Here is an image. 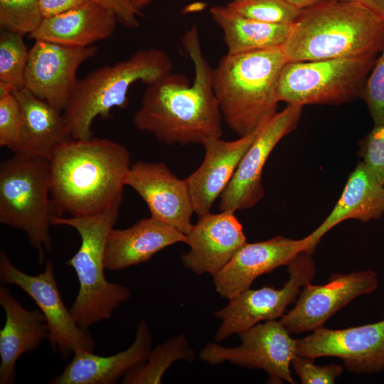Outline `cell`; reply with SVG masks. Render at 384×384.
Listing matches in <instances>:
<instances>
[{
    "mask_svg": "<svg viewBox=\"0 0 384 384\" xmlns=\"http://www.w3.org/2000/svg\"><path fill=\"white\" fill-rule=\"evenodd\" d=\"M193 62L194 79L169 73L145 89L133 117L135 127L167 145L202 144L222 134V115L213 88V68L205 58L196 26L181 38Z\"/></svg>",
    "mask_w": 384,
    "mask_h": 384,
    "instance_id": "1",
    "label": "cell"
},
{
    "mask_svg": "<svg viewBox=\"0 0 384 384\" xmlns=\"http://www.w3.org/2000/svg\"><path fill=\"white\" fill-rule=\"evenodd\" d=\"M50 162V193L55 215L87 216L119 206L130 154L107 139H72Z\"/></svg>",
    "mask_w": 384,
    "mask_h": 384,
    "instance_id": "2",
    "label": "cell"
},
{
    "mask_svg": "<svg viewBox=\"0 0 384 384\" xmlns=\"http://www.w3.org/2000/svg\"><path fill=\"white\" fill-rule=\"evenodd\" d=\"M384 21L363 6L323 0L302 10L282 46L288 62L378 55Z\"/></svg>",
    "mask_w": 384,
    "mask_h": 384,
    "instance_id": "3",
    "label": "cell"
},
{
    "mask_svg": "<svg viewBox=\"0 0 384 384\" xmlns=\"http://www.w3.org/2000/svg\"><path fill=\"white\" fill-rule=\"evenodd\" d=\"M287 60L282 48L227 53L213 70L222 118L239 137L259 129L277 112V88Z\"/></svg>",
    "mask_w": 384,
    "mask_h": 384,
    "instance_id": "4",
    "label": "cell"
},
{
    "mask_svg": "<svg viewBox=\"0 0 384 384\" xmlns=\"http://www.w3.org/2000/svg\"><path fill=\"white\" fill-rule=\"evenodd\" d=\"M174 64L163 50L141 49L129 58L100 67L79 79L63 114L73 139L92 137V124L108 119L114 108H125L132 85H151L171 73Z\"/></svg>",
    "mask_w": 384,
    "mask_h": 384,
    "instance_id": "5",
    "label": "cell"
},
{
    "mask_svg": "<svg viewBox=\"0 0 384 384\" xmlns=\"http://www.w3.org/2000/svg\"><path fill=\"white\" fill-rule=\"evenodd\" d=\"M119 212V206H114L92 215H55L52 218V225L72 227L80 236V246L66 265L73 268L80 284L70 311L84 330L110 319L113 311L131 296L127 287L110 282L105 276L106 244Z\"/></svg>",
    "mask_w": 384,
    "mask_h": 384,
    "instance_id": "6",
    "label": "cell"
},
{
    "mask_svg": "<svg viewBox=\"0 0 384 384\" xmlns=\"http://www.w3.org/2000/svg\"><path fill=\"white\" fill-rule=\"evenodd\" d=\"M48 160L14 154L0 164V223L23 231L39 262L53 248Z\"/></svg>",
    "mask_w": 384,
    "mask_h": 384,
    "instance_id": "7",
    "label": "cell"
},
{
    "mask_svg": "<svg viewBox=\"0 0 384 384\" xmlns=\"http://www.w3.org/2000/svg\"><path fill=\"white\" fill-rule=\"evenodd\" d=\"M377 56L287 62L279 75L277 100L302 107L351 101L360 95Z\"/></svg>",
    "mask_w": 384,
    "mask_h": 384,
    "instance_id": "8",
    "label": "cell"
},
{
    "mask_svg": "<svg viewBox=\"0 0 384 384\" xmlns=\"http://www.w3.org/2000/svg\"><path fill=\"white\" fill-rule=\"evenodd\" d=\"M240 344L223 346L208 343L200 351L201 361L210 365L228 362L248 368L261 369L268 375V383H297L290 366L296 353V340L280 320L260 322L238 334Z\"/></svg>",
    "mask_w": 384,
    "mask_h": 384,
    "instance_id": "9",
    "label": "cell"
},
{
    "mask_svg": "<svg viewBox=\"0 0 384 384\" xmlns=\"http://www.w3.org/2000/svg\"><path fill=\"white\" fill-rule=\"evenodd\" d=\"M0 282L18 287L35 302L45 316L50 346L63 358L80 350L94 351L95 341L91 334L78 325L63 303L52 262H46L43 272L30 275L14 266L6 252L1 251Z\"/></svg>",
    "mask_w": 384,
    "mask_h": 384,
    "instance_id": "10",
    "label": "cell"
},
{
    "mask_svg": "<svg viewBox=\"0 0 384 384\" xmlns=\"http://www.w3.org/2000/svg\"><path fill=\"white\" fill-rule=\"evenodd\" d=\"M287 268L289 278L282 288H248L230 299L226 306L214 313L221 321L215 342L220 343L260 322L275 320L284 315L287 306L296 302L302 287L312 282L316 274L312 254L305 251L299 253Z\"/></svg>",
    "mask_w": 384,
    "mask_h": 384,
    "instance_id": "11",
    "label": "cell"
},
{
    "mask_svg": "<svg viewBox=\"0 0 384 384\" xmlns=\"http://www.w3.org/2000/svg\"><path fill=\"white\" fill-rule=\"evenodd\" d=\"M302 112V107L287 105L260 128L220 196V211L249 209L263 198L262 174L265 163L280 140L296 129Z\"/></svg>",
    "mask_w": 384,
    "mask_h": 384,
    "instance_id": "12",
    "label": "cell"
},
{
    "mask_svg": "<svg viewBox=\"0 0 384 384\" xmlns=\"http://www.w3.org/2000/svg\"><path fill=\"white\" fill-rule=\"evenodd\" d=\"M296 353L315 359L333 356L356 374L384 370V320L342 329L323 327L296 339Z\"/></svg>",
    "mask_w": 384,
    "mask_h": 384,
    "instance_id": "13",
    "label": "cell"
},
{
    "mask_svg": "<svg viewBox=\"0 0 384 384\" xmlns=\"http://www.w3.org/2000/svg\"><path fill=\"white\" fill-rule=\"evenodd\" d=\"M97 51L93 46L73 47L35 40L28 51L23 87L63 112L79 80L78 68Z\"/></svg>",
    "mask_w": 384,
    "mask_h": 384,
    "instance_id": "14",
    "label": "cell"
},
{
    "mask_svg": "<svg viewBox=\"0 0 384 384\" xmlns=\"http://www.w3.org/2000/svg\"><path fill=\"white\" fill-rule=\"evenodd\" d=\"M378 286L377 274L370 270L334 273L325 284H304L294 306L279 320L290 333L313 331L352 300L373 292Z\"/></svg>",
    "mask_w": 384,
    "mask_h": 384,
    "instance_id": "15",
    "label": "cell"
},
{
    "mask_svg": "<svg viewBox=\"0 0 384 384\" xmlns=\"http://www.w3.org/2000/svg\"><path fill=\"white\" fill-rule=\"evenodd\" d=\"M125 185L144 201L151 217L184 235L193 227L194 213L186 179H180L164 163L138 161L131 165Z\"/></svg>",
    "mask_w": 384,
    "mask_h": 384,
    "instance_id": "16",
    "label": "cell"
},
{
    "mask_svg": "<svg viewBox=\"0 0 384 384\" xmlns=\"http://www.w3.org/2000/svg\"><path fill=\"white\" fill-rule=\"evenodd\" d=\"M307 250L306 236L295 240L278 235L264 241L246 242L213 276L215 291L230 299L250 288L259 276L287 266L299 253Z\"/></svg>",
    "mask_w": 384,
    "mask_h": 384,
    "instance_id": "17",
    "label": "cell"
},
{
    "mask_svg": "<svg viewBox=\"0 0 384 384\" xmlns=\"http://www.w3.org/2000/svg\"><path fill=\"white\" fill-rule=\"evenodd\" d=\"M186 238L189 250L182 256V263L198 275H215L246 243L242 225L230 211L198 217Z\"/></svg>",
    "mask_w": 384,
    "mask_h": 384,
    "instance_id": "18",
    "label": "cell"
},
{
    "mask_svg": "<svg viewBox=\"0 0 384 384\" xmlns=\"http://www.w3.org/2000/svg\"><path fill=\"white\" fill-rule=\"evenodd\" d=\"M260 128L233 141L210 138L202 144L205 149L203 161L186 178L198 217L210 213L213 204L230 183Z\"/></svg>",
    "mask_w": 384,
    "mask_h": 384,
    "instance_id": "19",
    "label": "cell"
},
{
    "mask_svg": "<svg viewBox=\"0 0 384 384\" xmlns=\"http://www.w3.org/2000/svg\"><path fill=\"white\" fill-rule=\"evenodd\" d=\"M151 336L145 320L138 324L136 338L124 351L109 356L80 350L52 384H113L137 366L144 363L151 351Z\"/></svg>",
    "mask_w": 384,
    "mask_h": 384,
    "instance_id": "20",
    "label": "cell"
},
{
    "mask_svg": "<svg viewBox=\"0 0 384 384\" xmlns=\"http://www.w3.org/2000/svg\"><path fill=\"white\" fill-rule=\"evenodd\" d=\"M384 215V184L365 164L359 161L349 174L340 198L324 220L310 234L307 252L313 254L322 237L341 222L363 223Z\"/></svg>",
    "mask_w": 384,
    "mask_h": 384,
    "instance_id": "21",
    "label": "cell"
},
{
    "mask_svg": "<svg viewBox=\"0 0 384 384\" xmlns=\"http://www.w3.org/2000/svg\"><path fill=\"white\" fill-rule=\"evenodd\" d=\"M186 241V235L151 216L127 228H112L105 247V269L123 270L148 261L167 247Z\"/></svg>",
    "mask_w": 384,
    "mask_h": 384,
    "instance_id": "22",
    "label": "cell"
},
{
    "mask_svg": "<svg viewBox=\"0 0 384 384\" xmlns=\"http://www.w3.org/2000/svg\"><path fill=\"white\" fill-rule=\"evenodd\" d=\"M0 304L6 314L0 331V383L11 384L16 380L18 359L38 348L48 338V331L41 310L24 308L4 286L0 287Z\"/></svg>",
    "mask_w": 384,
    "mask_h": 384,
    "instance_id": "23",
    "label": "cell"
},
{
    "mask_svg": "<svg viewBox=\"0 0 384 384\" xmlns=\"http://www.w3.org/2000/svg\"><path fill=\"white\" fill-rule=\"evenodd\" d=\"M21 113V139L14 154L50 160L63 144L73 139L63 112L26 87L14 92Z\"/></svg>",
    "mask_w": 384,
    "mask_h": 384,
    "instance_id": "24",
    "label": "cell"
},
{
    "mask_svg": "<svg viewBox=\"0 0 384 384\" xmlns=\"http://www.w3.org/2000/svg\"><path fill=\"white\" fill-rule=\"evenodd\" d=\"M119 23L115 14L95 0L43 18L29 37L73 46L88 47L110 37Z\"/></svg>",
    "mask_w": 384,
    "mask_h": 384,
    "instance_id": "25",
    "label": "cell"
},
{
    "mask_svg": "<svg viewBox=\"0 0 384 384\" xmlns=\"http://www.w3.org/2000/svg\"><path fill=\"white\" fill-rule=\"evenodd\" d=\"M213 21L223 33L230 54L282 48L291 32L292 24H273L244 17L227 5L210 9Z\"/></svg>",
    "mask_w": 384,
    "mask_h": 384,
    "instance_id": "26",
    "label": "cell"
},
{
    "mask_svg": "<svg viewBox=\"0 0 384 384\" xmlns=\"http://www.w3.org/2000/svg\"><path fill=\"white\" fill-rule=\"evenodd\" d=\"M195 354L186 336L180 334L156 346L147 360L129 371L122 378L126 384H159L168 368L176 361H191Z\"/></svg>",
    "mask_w": 384,
    "mask_h": 384,
    "instance_id": "27",
    "label": "cell"
},
{
    "mask_svg": "<svg viewBox=\"0 0 384 384\" xmlns=\"http://www.w3.org/2000/svg\"><path fill=\"white\" fill-rule=\"evenodd\" d=\"M23 35L1 28L0 81L9 82L16 89L24 86V74L28 51Z\"/></svg>",
    "mask_w": 384,
    "mask_h": 384,
    "instance_id": "28",
    "label": "cell"
},
{
    "mask_svg": "<svg viewBox=\"0 0 384 384\" xmlns=\"http://www.w3.org/2000/svg\"><path fill=\"white\" fill-rule=\"evenodd\" d=\"M226 5L244 17L273 24H292L302 11L285 0H233Z\"/></svg>",
    "mask_w": 384,
    "mask_h": 384,
    "instance_id": "29",
    "label": "cell"
},
{
    "mask_svg": "<svg viewBox=\"0 0 384 384\" xmlns=\"http://www.w3.org/2000/svg\"><path fill=\"white\" fill-rule=\"evenodd\" d=\"M39 0H0L1 28L23 36L33 33L41 23Z\"/></svg>",
    "mask_w": 384,
    "mask_h": 384,
    "instance_id": "30",
    "label": "cell"
},
{
    "mask_svg": "<svg viewBox=\"0 0 384 384\" xmlns=\"http://www.w3.org/2000/svg\"><path fill=\"white\" fill-rule=\"evenodd\" d=\"M361 91L374 124H384V44Z\"/></svg>",
    "mask_w": 384,
    "mask_h": 384,
    "instance_id": "31",
    "label": "cell"
},
{
    "mask_svg": "<svg viewBox=\"0 0 384 384\" xmlns=\"http://www.w3.org/2000/svg\"><path fill=\"white\" fill-rule=\"evenodd\" d=\"M21 127V113L14 94L0 97V146L15 153L20 144Z\"/></svg>",
    "mask_w": 384,
    "mask_h": 384,
    "instance_id": "32",
    "label": "cell"
},
{
    "mask_svg": "<svg viewBox=\"0 0 384 384\" xmlns=\"http://www.w3.org/2000/svg\"><path fill=\"white\" fill-rule=\"evenodd\" d=\"M358 155L384 184V124H374L358 142Z\"/></svg>",
    "mask_w": 384,
    "mask_h": 384,
    "instance_id": "33",
    "label": "cell"
},
{
    "mask_svg": "<svg viewBox=\"0 0 384 384\" xmlns=\"http://www.w3.org/2000/svg\"><path fill=\"white\" fill-rule=\"evenodd\" d=\"M314 360L296 355L292 361L291 366L303 384H332L343 373L340 365L318 366Z\"/></svg>",
    "mask_w": 384,
    "mask_h": 384,
    "instance_id": "34",
    "label": "cell"
},
{
    "mask_svg": "<svg viewBox=\"0 0 384 384\" xmlns=\"http://www.w3.org/2000/svg\"><path fill=\"white\" fill-rule=\"evenodd\" d=\"M112 11L119 23L127 28H138L139 22L137 16H142L129 0H96Z\"/></svg>",
    "mask_w": 384,
    "mask_h": 384,
    "instance_id": "35",
    "label": "cell"
},
{
    "mask_svg": "<svg viewBox=\"0 0 384 384\" xmlns=\"http://www.w3.org/2000/svg\"><path fill=\"white\" fill-rule=\"evenodd\" d=\"M89 1L90 0H39L38 6L43 19L75 9Z\"/></svg>",
    "mask_w": 384,
    "mask_h": 384,
    "instance_id": "36",
    "label": "cell"
},
{
    "mask_svg": "<svg viewBox=\"0 0 384 384\" xmlns=\"http://www.w3.org/2000/svg\"><path fill=\"white\" fill-rule=\"evenodd\" d=\"M358 4L384 21V0H341Z\"/></svg>",
    "mask_w": 384,
    "mask_h": 384,
    "instance_id": "37",
    "label": "cell"
},
{
    "mask_svg": "<svg viewBox=\"0 0 384 384\" xmlns=\"http://www.w3.org/2000/svg\"><path fill=\"white\" fill-rule=\"evenodd\" d=\"M292 6L300 9L304 10L309 7H311L323 0H285Z\"/></svg>",
    "mask_w": 384,
    "mask_h": 384,
    "instance_id": "38",
    "label": "cell"
},
{
    "mask_svg": "<svg viewBox=\"0 0 384 384\" xmlns=\"http://www.w3.org/2000/svg\"><path fill=\"white\" fill-rule=\"evenodd\" d=\"M16 89L13 85L0 81V97L13 94Z\"/></svg>",
    "mask_w": 384,
    "mask_h": 384,
    "instance_id": "39",
    "label": "cell"
},
{
    "mask_svg": "<svg viewBox=\"0 0 384 384\" xmlns=\"http://www.w3.org/2000/svg\"><path fill=\"white\" fill-rule=\"evenodd\" d=\"M132 5L139 12L154 0H129Z\"/></svg>",
    "mask_w": 384,
    "mask_h": 384,
    "instance_id": "40",
    "label": "cell"
}]
</instances>
